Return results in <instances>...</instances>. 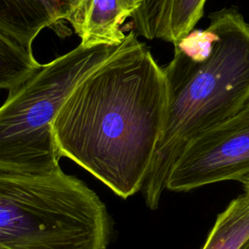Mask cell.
<instances>
[{
  "mask_svg": "<svg viewBox=\"0 0 249 249\" xmlns=\"http://www.w3.org/2000/svg\"><path fill=\"white\" fill-rule=\"evenodd\" d=\"M137 35L73 89L53 125L61 157L122 198L143 188L168 99L163 68Z\"/></svg>",
  "mask_w": 249,
  "mask_h": 249,
  "instance_id": "cell-1",
  "label": "cell"
},
{
  "mask_svg": "<svg viewBox=\"0 0 249 249\" xmlns=\"http://www.w3.org/2000/svg\"><path fill=\"white\" fill-rule=\"evenodd\" d=\"M206 29L174 43L164 66L167 109L142 188L155 210L175 162L198 134L249 104V22L234 8L209 15Z\"/></svg>",
  "mask_w": 249,
  "mask_h": 249,
  "instance_id": "cell-2",
  "label": "cell"
},
{
  "mask_svg": "<svg viewBox=\"0 0 249 249\" xmlns=\"http://www.w3.org/2000/svg\"><path fill=\"white\" fill-rule=\"evenodd\" d=\"M112 231L95 192L61 168L0 174V249H106Z\"/></svg>",
  "mask_w": 249,
  "mask_h": 249,
  "instance_id": "cell-3",
  "label": "cell"
},
{
  "mask_svg": "<svg viewBox=\"0 0 249 249\" xmlns=\"http://www.w3.org/2000/svg\"><path fill=\"white\" fill-rule=\"evenodd\" d=\"M87 49L79 44L8 93L0 109V174L33 175L54 171L61 158L53 122L73 89L121 53L130 42Z\"/></svg>",
  "mask_w": 249,
  "mask_h": 249,
  "instance_id": "cell-4",
  "label": "cell"
},
{
  "mask_svg": "<svg viewBox=\"0 0 249 249\" xmlns=\"http://www.w3.org/2000/svg\"><path fill=\"white\" fill-rule=\"evenodd\" d=\"M249 172V104L195 137L168 176L166 189L188 192L208 184L239 180Z\"/></svg>",
  "mask_w": 249,
  "mask_h": 249,
  "instance_id": "cell-5",
  "label": "cell"
},
{
  "mask_svg": "<svg viewBox=\"0 0 249 249\" xmlns=\"http://www.w3.org/2000/svg\"><path fill=\"white\" fill-rule=\"evenodd\" d=\"M145 0H77L66 20L87 49L119 46L127 34L122 24L143 6Z\"/></svg>",
  "mask_w": 249,
  "mask_h": 249,
  "instance_id": "cell-6",
  "label": "cell"
},
{
  "mask_svg": "<svg viewBox=\"0 0 249 249\" xmlns=\"http://www.w3.org/2000/svg\"><path fill=\"white\" fill-rule=\"evenodd\" d=\"M77 0H0V36L32 52L39 32L66 19Z\"/></svg>",
  "mask_w": 249,
  "mask_h": 249,
  "instance_id": "cell-7",
  "label": "cell"
},
{
  "mask_svg": "<svg viewBox=\"0 0 249 249\" xmlns=\"http://www.w3.org/2000/svg\"><path fill=\"white\" fill-rule=\"evenodd\" d=\"M249 237V194L231 200L217 216L201 249H239Z\"/></svg>",
  "mask_w": 249,
  "mask_h": 249,
  "instance_id": "cell-8",
  "label": "cell"
},
{
  "mask_svg": "<svg viewBox=\"0 0 249 249\" xmlns=\"http://www.w3.org/2000/svg\"><path fill=\"white\" fill-rule=\"evenodd\" d=\"M43 64L34 57L33 52L16 42L0 36V88L8 92L21 86Z\"/></svg>",
  "mask_w": 249,
  "mask_h": 249,
  "instance_id": "cell-9",
  "label": "cell"
},
{
  "mask_svg": "<svg viewBox=\"0 0 249 249\" xmlns=\"http://www.w3.org/2000/svg\"><path fill=\"white\" fill-rule=\"evenodd\" d=\"M171 0H145L133 16L134 29L149 40H168V17Z\"/></svg>",
  "mask_w": 249,
  "mask_h": 249,
  "instance_id": "cell-10",
  "label": "cell"
},
{
  "mask_svg": "<svg viewBox=\"0 0 249 249\" xmlns=\"http://www.w3.org/2000/svg\"><path fill=\"white\" fill-rule=\"evenodd\" d=\"M206 0H171L168 17V40L176 43L187 37L201 18Z\"/></svg>",
  "mask_w": 249,
  "mask_h": 249,
  "instance_id": "cell-11",
  "label": "cell"
},
{
  "mask_svg": "<svg viewBox=\"0 0 249 249\" xmlns=\"http://www.w3.org/2000/svg\"><path fill=\"white\" fill-rule=\"evenodd\" d=\"M238 181L243 185L245 193L249 194V172L246 173L245 175H243Z\"/></svg>",
  "mask_w": 249,
  "mask_h": 249,
  "instance_id": "cell-12",
  "label": "cell"
},
{
  "mask_svg": "<svg viewBox=\"0 0 249 249\" xmlns=\"http://www.w3.org/2000/svg\"><path fill=\"white\" fill-rule=\"evenodd\" d=\"M239 249H249V237L245 240V242L241 245V247Z\"/></svg>",
  "mask_w": 249,
  "mask_h": 249,
  "instance_id": "cell-13",
  "label": "cell"
}]
</instances>
